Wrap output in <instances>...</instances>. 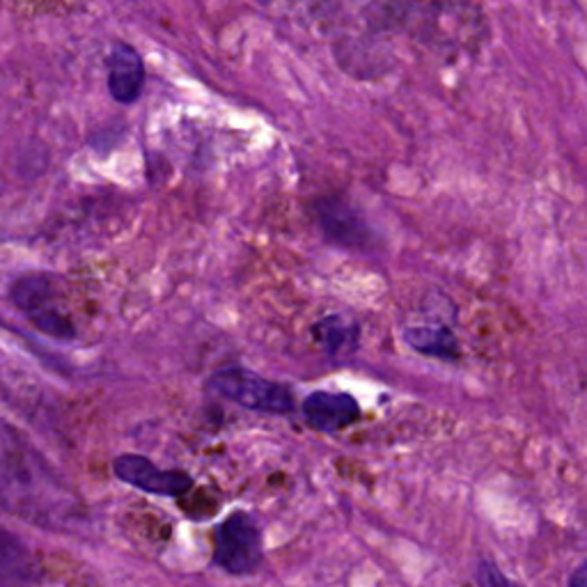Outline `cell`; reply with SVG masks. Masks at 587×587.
Segmentation results:
<instances>
[{
  "mask_svg": "<svg viewBox=\"0 0 587 587\" xmlns=\"http://www.w3.org/2000/svg\"><path fill=\"white\" fill-rule=\"evenodd\" d=\"M0 507L30 526L72 531L83 516L72 492L44 456L0 420Z\"/></svg>",
  "mask_w": 587,
  "mask_h": 587,
  "instance_id": "obj_1",
  "label": "cell"
},
{
  "mask_svg": "<svg viewBox=\"0 0 587 587\" xmlns=\"http://www.w3.org/2000/svg\"><path fill=\"white\" fill-rule=\"evenodd\" d=\"M10 297L35 329L55 340H72L76 326L51 274H25L14 280Z\"/></svg>",
  "mask_w": 587,
  "mask_h": 587,
  "instance_id": "obj_2",
  "label": "cell"
},
{
  "mask_svg": "<svg viewBox=\"0 0 587 587\" xmlns=\"http://www.w3.org/2000/svg\"><path fill=\"white\" fill-rule=\"evenodd\" d=\"M265 558L262 531L246 512H235L216 528L214 565L233 576H248L259 569Z\"/></svg>",
  "mask_w": 587,
  "mask_h": 587,
  "instance_id": "obj_3",
  "label": "cell"
},
{
  "mask_svg": "<svg viewBox=\"0 0 587 587\" xmlns=\"http://www.w3.org/2000/svg\"><path fill=\"white\" fill-rule=\"evenodd\" d=\"M209 388L216 395L250 411L282 415L294 409V398L289 388L259 377L246 368L218 370L209 379Z\"/></svg>",
  "mask_w": 587,
  "mask_h": 587,
  "instance_id": "obj_4",
  "label": "cell"
},
{
  "mask_svg": "<svg viewBox=\"0 0 587 587\" xmlns=\"http://www.w3.org/2000/svg\"><path fill=\"white\" fill-rule=\"evenodd\" d=\"M315 218L321 235L331 244L347 250H374L377 233L368 218L342 195H326L315 203Z\"/></svg>",
  "mask_w": 587,
  "mask_h": 587,
  "instance_id": "obj_5",
  "label": "cell"
},
{
  "mask_svg": "<svg viewBox=\"0 0 587 587\" xmlns=\"http://www.w3.org/2000/svg\"><path fill=\"white\" fill-rule=\"evenodd\" d=\"M113 473L120 482L152 496L175 498L186 494L193 486V477L188 473L177 468L163 471L143 454H120L113 462Z\"/></svg>",
  "mask_w": 587,
  "mask_h": 587,
  "instance_id": "obj_6",
  "label": "cell"
},
{
  "mask_svg": "<svg viewBox=\"0 0 587 587\" xmlns=\"http://www.w3.org/2000/svg\"><path fill=\"white\" fill-rule=\"evenodd\" d=\"M106 70L109 92L117 104H134L141 100L145 85V64L132 44L115 40L106 58Z\"/></svg>",
  "mask_w": 587,
  "mask_h": 587,
  "instance_id": "obj_7",
  "label": "cell"
},
{
  "mask_svg": "<svg viewBox=\"0 0 587 587\" xmlns=\"http://www.w3.org/2000/svg\"><path fill=\"white\" fill-rule=\"evenodd\" d=\"M303 418L315 432L338 434L361 418V406L349 393H317L308 395L303 402Z\"/></svg>",
  "mask_w": 587,
  "mask_h": 587,
  "instance_id": "obj_8",
  "label": "cell"
},
{
  "mask_svg": "<svg viewBox=\"0 0 587 587\" xmlns=\"http://www.w3.org/2000/svg\"><path fill=\"white\" fill-rule=\"evenodd\" d=\"M40 567L30 548L8 528L0 526V587H32Z\"/></svg>",
  "mask_w": 587,
  "mask_h": 587,
  "instance_id": "obj_9",
  "label": "cell"
},
{
  "mask_svg": "<svg viewBox=\"0 0 587 587\" xmlns=\"http://www.w3.org/2000/svg\"><path fill=\"white\" fill-rule=\"evenodd\" d=\"M312 336L319 347L336 361H347L358 349L361 326L342 315H329L312 326Z\"/></svg>",
  "mask_w": 587,
  "mask_h": 587,
  "instance_id": "obj_10",
  "label": "cell"
},
{
  "mask_svg": "<svg viewBox=\"0 0 587 587\" xmlns=\"http://www.w3.org/2000/svg\"><path fill=\"white\" fill-rule=\"evenodd\" d=\"M404 340L418 353L441 358V361H460V342L445 326H413L404 331Z\"/></svg>",
  "mask_w": 587,
  "mask_h": 587,
  "instance_id": "obj_11",
  "label": "cell"
},
{
  "mask_svg": "<svg viewBox=\"0 0 587 587\" xmlns=\"http://www.w3.org/2000/svg\"><path fill=\"white\" fill-rule=\"evenodd\" d=\"M477 585L480 587H518L507 576H503V571L492 560H482L477 565Z\"/></svg>",
  "mask_w": 587,
  "mask_h": 587,
  "instance_id": "obj_12",
  "label": "cell"
},
{
  "mask_svg": "<svg viewBox=\"0 0 587 587\" xmlns=\"http://www.w3.org/2000/svg\"><path fill=\"white\" fill-rule=\"evenodd\" d=\"M569 587H587V560L571 574Z\"/></svg>",
  "mask_w": 587,
  "mask_h": 587,
  "instance_id": "obj_13",
  "label": "cell"
}]
</instances>
